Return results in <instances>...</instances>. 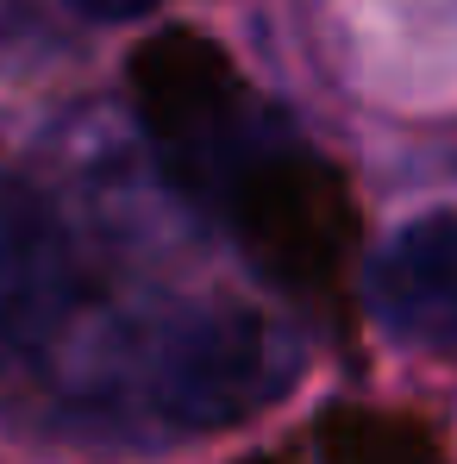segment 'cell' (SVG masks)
I'll return each mask as SVG.
<instances>
[{
	"mask_svg": "<svg viewBox=\"0 0 457 464\" xmlns=\"http://www.w3.org/2000/svg\"><path fill=\"white\" fill-rule=\"evenodd\" d=\"M70 6L88 13V19H138V13H151L163 0H70Z\"/></svg>",
	"mask_w": 457,
	"mask_h": 464,
	"instance_id": "obj_6",
	"label": "cell"
},
{
	"mask_svg": "<svg viewBox=\"0 0 457 464\" xmlns=\"http://www.w3.org/2000/svg\"><path fill=\"white\" fill-rule=\"evenodd\" d=\"M132 94L176 182L207 201H226L232 182L289 139V126L251 94L238 63L188 25L151 32L132 51Z\"/></svg>",
	"mask_w": 457,
	"mask_h": 464,
	"instance_id": "obj_1",
	"label": "cell"
},
{
	"mask_svg": "<svg viewBox=\"0 0 457 464\" xmlns=\"http://www.w3.org/2000/svg\"><path fill=\"white\" fill-rule=\"evenodd\" d=\"M220 208L238 227V238L282 283H301V289H326L357 245V208L345 176L319 151H307L295 132L257 169H244Z\"/></svg>",
	"mask_w": 457,
	"mask_h": 464,
	"instance_id": "obj_3",
	"label": "cell"
},
{
	"mask_svg": "<svg viewBox=\"0 0 457 464\" xmlns=\"http://www.w3.org/2000/svg\"><path fill=\"white\" fill-rule=\"evenodd\" d=\"M76 302V251L57 208L19 182L0 176V358H19L44 345Z\"/></svg>",
	"mask_w": 457,
	"mask_h": 464,
	"instance_id": "obj_4",
	"label": "cell"
},
{
	"mask_svg": "<svg viewBox=\"0 0 457 464\" xmlns=\"http://www.w3.org/2000/svg\"><path fill=\"white\" fill-rule=\"evenodd\" d=\"M301 377V345L244 308H201L176 320L145 358V408L182 433L232 427Z\"/></svg>",
	"mask_w": 457,
	"mask_h": 464,
	"instance_id": "obj_2",
	"label": "cell"
},
{
	"mask_svg": "<svg viewBox=\"0 0 457 464\" xmlns=\"http://www.w3.org/2000/svg\"><path fill=\"white\" fill-rule=\"evenodd\" d=\"M364 295L382 333H395L401 345L457 358V208L395 232L370 257Z\"/></svg>",
	"mask_w": 457,
	"mask_h": 464,
	"instance_id": "obj_5",
	"label": "cell"
}]
</instances>
